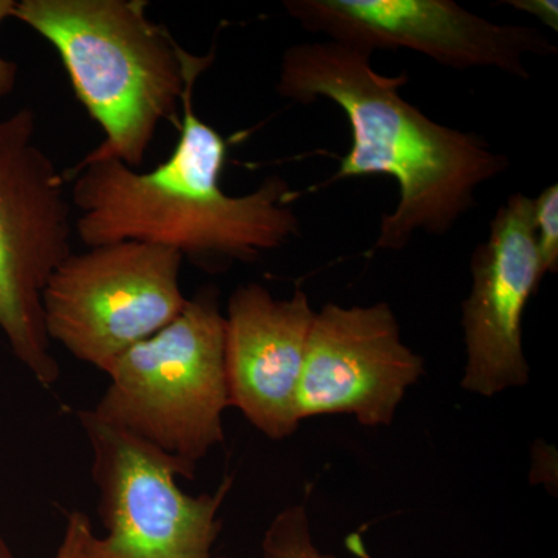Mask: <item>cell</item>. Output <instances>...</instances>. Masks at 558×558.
<instances>
[{
  "label": "cell",
  "mask_w": 558,
  "mask_h": 558,
  "mask_svg": "<svg viewBox=\"0 0 558 558\" xmlns=\"http://www.w3.org/2000/svg\"><path fill=\"white\" fill-rule=\"evenodd\" d=\"M371 57V51L329 39L290 46L282 54L277 92L303 106L326 98L343 110L351 149L318 189L363 175L395 179L399 202L381 218L374 250H402L417 231L449 233L475 207L476 190L508 171L510 161L480 135L428 119L400 97L409 75H381Z\"/></svg>",
  "instance_id": "1"
},
{
  "label": "cell",
  "mask_w": 558,
  "mask_h": 558,
  "mask_svg": "<svg viewBox=\"0 0 558 558\" xmlns=\"http://www.w3.org/2000/svg\"><path fill=\"white\" fill-rule=\"evenodd\" d=\"M191 81L178 145L140 172L117 159L81 160L70 170L75 229L87 248L135 241L175 250L204 269L258 259L300 234L290 207L299 193L274 175L244 196L220 186L229 142L197 117Z\"/></svg>",
  "instance_id": "2"
},
{
  "label": "cell",
  "mask_w": 558,
  "mask_h": 558,
  "mask_svg": "<svg viewBox=\"0 0 558 558\" xmlns=\"http://www.w3.org/2000/svg\"><path fill=\"white\" fill-rule=\"evenodd\" d=\"M14 20L49 40L76 100L105 132L86 161L140 170L160 124L178 126L186 87L215 60L182 49L149 20L145 0H21Z\"/></svg>",
  "instance_id": "3"
},
{
  "label": "cell",
  "mask_w": 558,
  "mask_h": 558,
  "mask_svg": "<svg viewBox=\"0 0 558 558\" xmlns=\"http://www.w3.org/2000/svg\"><path fill=\"white\" fill-rule=\"evenodd\" d=\"M223 348L218 292L201 290L170 325L113 363L108 388L90 411L196 476L202 459L226 439L222 417L230 402Z\"/></svg>",
  "instance_id": "4"
},
{
  "label": "cell",
  "mask_w": 558,
  "mask_h": 558,
  "mask_svg": "<svg viewBox=\"0 0 558 558\" xmlns=\"http://www.w3.org/2000/svg\"><path fill=\"white\" fill-rule=\"evenodd\" d=\"M65 179L36 143L35 113L0 119V330L43 387L60 379L44 325L43 293L72 255Z\"/></svg>",
  "instance_id": "5"
},
{
  "label": "cell",
  "mask_w": 558,
  "mask_h": 558,
  "mask_svg": "<svg viewBox=\"0 0 558 558\" xmlns=\"http://www.w3.org/2000/svg\"><path fill=\"white\" fill-rule=\"evenodd\" d=\"M78 421L106 529L102 537L90 532L80 558H213L233 478L211 494H186L179 478L194 475L178 459L102 424L90 410L80 411Z\"/></svg>",
  "instance_id": "6"
},
{
  "label": "cell",
  "mask_w": 558,
  "mask_h": 558,
  "mask_svg": "<svg viewBox=\"0 0 558 558\" xmlns=\"http://www.w3.org/2000/svg\"><path fill=\"white\" fill-rule=\"evenodd\" d=\"M182 263L175 250L135 241L72 253L43 293L51 343L108 374L124 352L185 310Z\"/></svg>",
  "instance_id": "7"
},
{
  "label": "cell",
  "mask_w": 558,
  "mask_h": 558,
  "mask_svg": "<svg viewBox=\"0 0 558 558\" xmlns=\"http://www.w3.org/2000/svg\"><path fill=\"white\" fill-rule=\"evenodd\" d=\"M301 27L371 51L407 49L454 70L494 68L529 80L526 54L558 49L537 28L499 25L451 0H288Z\"/></svg>",
  "instance_id": "8"
},
{
  "label": "cell",
  "mask_w": 558,
  "mask_h": 558,
  "mask_svg": "<svg viewBox=\"0 0 558 558\" xmlns=\"http://www.w3.org/2000/svg\"><path fill=\"white\" fill-rule=\"evenodd\" d=\"M424 373V359L403 343L389 304L328 303L315 312L296 413L300 422L351 414L366 427L389 425Z\"/></svg>",
  "instance_id": "9"
},
{
  "label": "cell",
  "mask_w": 558,
  "mask_h": 558,
  "mask_svg": "<svg viewBox=\"0 0 558 558\" xmlns=\"http://www.w3.org/2000/svg\"><path fill=\"white\" fill-rule=\"evenodd\" d=\"M472 290L462 303V388L483 398L529 384L523 315L545 278L534 231V199L515 193L472 255Z\"/></svg>",
  "instance_id": "10"
},
{
  "label": "cell",
  "mask_w": 558,
  "mask_h": 558,
  "mask_svg": "<svg viewBox=\"0 0 558 558\" xmlns=\"http://www.w3.org/2000/svg\"><path fill=\"white\" fill-rule=\"evenodd\" d=\"M223 317L230 407L267 438H289L300 427L296 400L315 318L310 296L299 289L277 300L250 282L231 293Z\"/></svg>",
  "instance_id": "11"
},
{
  "label": "cell",
  "mask_w": 558,
  "mask_h": 558,
  "mask_svg": "<svg viewBox=\"0 0 558 558\" xmlns=\"http://www.w3.org/2000/svg\"><path fill=\"white\" fill-rule=\"evenodd\" d=\"M260 550L263 558H337L315 546L310 515L303 502L288 506L271 520L264 532Z\"/></svg>",
  "instance_id": "12"
},
{
  "label": "cell",
  "mask_w": 558,
  "mask_h": 558,
  "mask_svg": "<svg viewBox=\"0 0 558 558\" xmlns=\"http://www.w3.org/2000/svg\"><path fill=\"white\" fill-rule=\"evenodd\" d=\"M535 244L543 274L558 269V185L548 186L534 199Z\"/></svg>",
  "instance_id": "13"
},
{
  "label": "cell",
  "mask_w": 558,
  "mask_h": 558,
  "mask_svg": "<svg viewBox=\"0 0 558 558\" xmlns=\"http://www.w3.org/2000/svg\"><path fill=\"white\" fill-rule=\"evenodd\" d=\"M92 531L94 529H92L90 519L86 513L81 510L70 512L65 520L60 546H58L53 558H80L84 542L89 537Z\"/></svg>",
  "instance_id": "14"
},
{
  "label": "cell",
  "mask_w": 558,
  "mask_h": 558,
  "mask_svg": "<svg viewBox=\"0 0 558 558\" xmlns=\"http://www.w3.org/2000/svg\"><path fill=\"white\" fill-rule=\"evenodd\" d=\"M16 5L17 0H0V25L10 17H14ZM17 72L20 69H17L16 62L0 57V102L5 100L16 87Z\"/></svg>",
  "instance_id": "15"
},
{
  "label": "cell",
  "mask_w": 558,
  "mask_h": 558,
  "mask_svg": "<svg viewBox=\"0 0 558 558\" xmlns=\"http://www.w3.org/2000/svg\"><path fill=\"white\" fill-rule=\"evenodd\" d=\"M505 3L512 9L524 11L542 21L546 27L558 32V2L557 0H506Z\"/></svg>",
  "instance_id": "16"
},
{
  "label": "cell",
  "mask_w": 558,
  "mask_h": 558,
  "mask_svg": "<svg viewBox=\"0 0 558 558\" xmlns=\"http://www.w3.org/2000/svg\"><path fill=\"white\" fill-rule=\"evenodd\" d=\"M0 558H16L14 557L13 549L9 545L5 538L0 535Z\"/></svg>",
  "instance_id": "17"
}]
</instances>
